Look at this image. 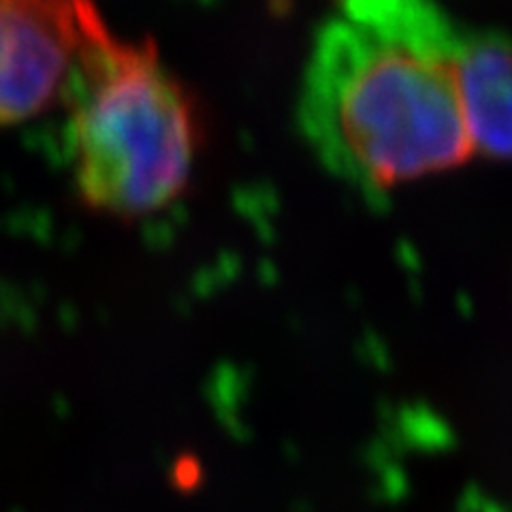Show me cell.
Here are the masks:
<instances>
[{
  "instance_id": "6da1fadb",
  "label": "cell",
  "mask_w": 512,
  "mask_h": 512,
  "mask_svg": "<svg viewBox=\"0 0 512 512\" xmlns=\"http://www.w3.org/2000/svg\"><path fill=\"white\" fill-rule=\"evenodd\" d=\"M455 47L427 0H340L299 94V126L323 165L376 192L461 165L472 143Z\"/></svg>"
},
{
  "instance_id": "7a4b0ae2",
  "label": "cell",
  "mask_w": 512,
  "mask_h": 512,
  "mask_svg": "<svg viewBox=\"0 0 512 512\" xmlns=\"http://www.w3.org/2000/svg\"><path fill=\"white\" fill-rule=\"evenodd\" d=\"M62 101L73 182L90 210L141 218L182 197L203 146V114L150 41H122L103 24Z\"/></svg>"
},
{
  "instance_id": "3957f363",
  "label": "cell",
  "mask_w": 512,
  "mask_h": 512,
  "mask_svg": "<svg viewBox=\"0 0 512 512\" xmlns=\"http://www.w3.org/2000/svg\"><path fill=\"white\" fill-rule=\"evenodd\" d=\"M103 24L90 0H0V126L62 101Z\"/></svg>"
},
{
  "instance_id": "277c9868",
  "label": "cell",
  "mask_w": 512,
  "mask_h": 512,
  "mask_svg": "<svg viewBox=\"0 0 512 512\" xmlns=\"http://www.w3.org/2000/svg\"><path fill=\"white\" fill-rule=\"evenodd\" d=\"M453 73L472 150L512 158V45L498 37L457 41Z\"/></svg>"
}]
</instances>
